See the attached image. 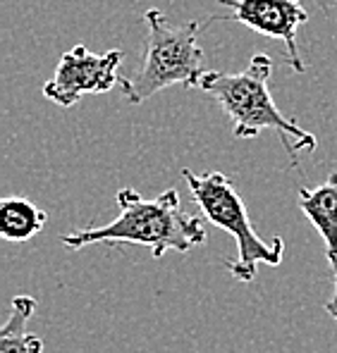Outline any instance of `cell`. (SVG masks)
Instances as JSON below:
<instances>
[{"label": "cell", "mask_w": 337, "mask_h": 353, "mask_svg": "<svg viewBox=\"0 0 337 353\" xmlns=\"http://www.w3.org/2000/svg\"><path fill=\"white\" fill-rule=\"evenodd\" d=\"M117 208L120 215L113 222L70 232L62 243L72 251L91 243H137L146 246L153 258H163L168 251L189 253L206 241L204 220L184 210L175 189H165L153 199H144L134 189H120Z\"/></svg>", "instance_id": "6da1fadb"}, {"label": "cell", "mask_w": 337, "mask_h": 353, "mask_svg": "<svg viewBox=\"0 0 337 353\" xmlns=\"http://www.w3.org/2000/svg\"><path fill=\"white\" fill-rule=\"evenodd\" d=\"M271 74L273 60L266 53H256L244 70L235 74L209 70L199 88L220 103L222 112L232 119V134L237 139H256L266 129L278 132V139L289 155V165L297 168L299 153H314L318 148V139L280 112L271 96Z\"/></svg>", "instance_id": "7a4b0ae2"}, {"label": "cell", "mask_w": 337, "mask_h": 353, "mask_svg": "<svg viewBox=\"0 0 337 353\" xmlns=\"http://www.w3.org/2000/svg\"><path fill=\"white\" fill-rule=\"evenodd\" d=\"M144 24H146L144 60L132 77H120L122 96L132 105H139L170 86L184 84L199 88L204 74L209 72L206 55L199 46V36L206 24H173L155 8L144 12Z\"/></svg>", "instance_id": "3957f363"}, {"label": "cell", "mask_w": 337, "mask_h": 353, "mask_svg": "<svg viewBox=\"0 0 337 353\" xmlns=\"http://www.w3.org/2000/svg\"><path fill=\"white\" fill-rule=\"evenodd\" d=\"M182 176L191 191V199L199 205L201 215L218 230L227 232L237 241V261H227L225 268L237 282H253L258 265L278 268L285 258V239L271 236L263 239L253 230L249 220V210L242 201L240 191L232 179L222 172L196 174L191 170H182Z\"/></svg>", "instance_id": "277c9868"}, {"label": "cell", "mask_w": 337, "mask_h": 353, "mask_svg": "<svg viewBox=\"0 0 337 353\" xmlns=\"http://www.w3.org/2000/svg\"><path fill=\"white\" fill-rule=\"evenodd\" d=\"M122 50L91 53L84 43H77L55 65V72L44 84V96L60 108H72L89 93H108L120 86Z\"/></svg>", "instance_id": "5b68a950"}, {"label": "cell", "mask_w": 337, "mask_h": 353, "mask_svg": "<svg viewBox=\"0 0 337 353\" xmlns=\"http://www.w3.org/2000/svg\"><path fill=\"white\" fill-rule=\"evenodd\" d=\"M227 8V14L213 17V22H240L258 31L261 36L276 39L285 46L287 62L297 74L307 72L297 43V31L309 22V12L302 0H218Z\"/></svg>", "instance_id": "8992f818"}, {"label": "cell", "mask_w": 337, "mask_h": 353, "mask_svg": "<svg viewBox=\"0 0 337 353\" xmlns=\"http://www.w3.org/2000/svg\"><path fill=\"white\" fill-rule=\"evenodd\" d=\"M299 210L323 239L325 258L333 270V296L323 308L337 323V172L316 189H299Z\"/></svg>", "instance_id": "52a82bcc"}, {"label": "cell", "mask_w": 337, "mask_h": 353, "mask_svg": "<svg viewBox=\"0 0 337 353\" xmlns=\"http://www.w3.org/2000/svg\"><path fill=\"white\" fill-rule=\"evenodd\" d=\"M48 212L22 196H5L0 201V236L5 241H29L44 232Z\"/></svg>", "instance_id": "ba28073f"}, {"label": "cell", "mask_w": 337, "mask_h": 353, "mask_svg": "<svg viewBox=\"0 0 337 353\" xmlns=\"http://www.w3.org/2000/svg\"><path fill=\"white\" fill-rule=\"evenodd\" d=\"M39 303L34 296H15L8 323L0 327V353H44L41 336L27 330Z\"/></svg>", "instance_id": "9c48e42d"}]
</instances>
